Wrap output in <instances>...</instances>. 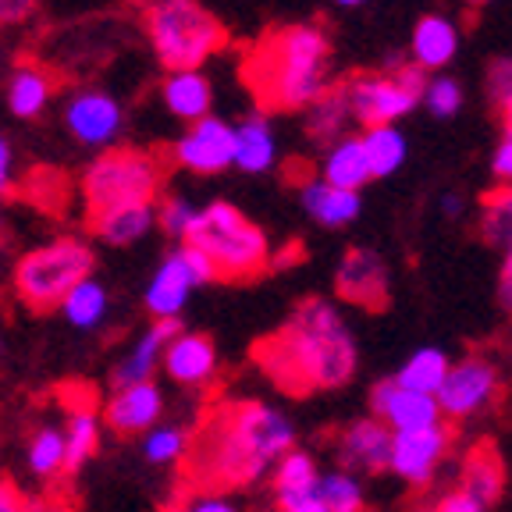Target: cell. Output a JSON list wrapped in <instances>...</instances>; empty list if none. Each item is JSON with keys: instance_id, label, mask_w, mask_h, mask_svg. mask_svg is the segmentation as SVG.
I'll return each instance as SVG.
<instances>
[{"instance_id": "obj_45", "label": "cell", "mask_w": 512, "mask_h": 512, "mask_svg": "<svg viewBox=\"0 0 512 512\" xmlns=\"http://www.w3.org/2000/svg\"><path fill=\"white\" fill-rule=\"evenodd\" d=\"M25 505H29V498L18 491V484L0 477V512H25Z\"/></svg>"}, {"instance_id": "obj_39", "label": "cell", "mask_w": 512, "mask_h": 512, "mask_svg": "<svg viewBox=\"0 0 512 512\" xmlns=\"http://www.w3.org/2000/svg\"><path fill=\"white\" fill-rule=\"evenodd\" d=\"M480 235H484V242H491V246H502V249L512 246V214H509V207H505L502 192H491L488 200H484V210H480Z\"/></svg>"}, {"instance_id": "obj_42", "label": "cell", "mask_w": 512, "mask_h": 512, "mask_svg": "<svg viewBox=\"0 0 512 512\" xmlns=\"http://www.w3.org/2000/svg\"><path fill=\"white\" fill-rule=\"evenodd\" d=\"M491 175L502 185H512V132H505L491 153Z\"/></svg>"}, {"instance_id": "obj_43", "label": "cell", "mask_w": 512, "mask_h": 512, "mask_svg": "<svg viewBox=\"0 0 512 512\" xmlns=\"http://www.w3.org/2000/svg\"><path fill=\"white\" fill-rule=\"evenodd\" d=\"M36 15V0H0V25H22Z\"/></svg>"}, {"instance_id": "obj_49", "label": "cell", "mask_w": 512, "mask_h": 512, "mask_svg": "<svg viewBox=\"0 0 512 512\" xmlns=\"http://www.w3.org/2000/svg\"><path fill=\"white\" fill-rule=\"evenodd\" d=\"M441 214H445V217L463 214V196H459V192H448V196H441Z\"/></svg>"}, {"instance_id": "obj_4", "label": "cell", "mask_w": 512, "mask_h": 512, "mask_svg": "<svg viewBox=\"0 0 512 512\" xmlns=\"http://www.w3.org/2000/svg\"><path fill=\"white\" fill-rule=\"evenodd\" d=\"M185 246L200 249L207 256L217 281H249L256 274H264L274 260L264 228L224 200L196 210Z\"/></svg>"}, {"instance_id": "obj_34", "label": "cell", "mask_w": 512, "mask_h": 512, "mask_svg": "<svg viewBox=\"0 0 512 512\" xmlns=\"http://www.w3.org/2000/svg\"><path fill=\"white\" fill-rule=\"evenodd\" d=\"M25 463L29 470L36 473L40 480H50V477H61L64 473V431L61 427H36L25 445Z\"/></svg>"}, {"instance_id": "obj_35", "label": "cell", "mask_w": 512, "mask_h": 512, "mask_svg": "<svg viewBox=\"0 0 512 512\" xmlns=\"http://www.w3.org/2000/svg\"><path fill=\"white\" fill-rule=\"evenodd\" d=\"M317 498L328 512H367V495H363V484L352 473L338 470L320 473Z\"/></svg>"}, {"instance_id": "obj_14", "label": "cell", "mask_w": 512, "mask_h": 512, "mask_svg": "<svg viewBox=\"0 0 512 512\" xmlns=\"http://www.w3.org/2000/svg\"><path fill=\"white\" fill-rule=\"evenodd\" d=\"M335 292L342 303L363 306V310H388L392 303V278H388V267L374 249L352 246L342 256L335 274Z\"/></svg>"}, {"instance_id": "obj_24", "label": "cell", "mask_w": 512, "mask_h": 512, "mask_svg": "<svg viewBox=\"0 0 512 512\" xmlns=\"http://www.w3.org/2000/svg\"><path fill=\"white\" fill-rule=\"evenodd\" d=\"M459 480H463L459 491H463L466 498H473L480 509L498 505V498H502V491H505V463H502V456H498V448L491 445V441H480L470 456H466Z\"/></svg>"}, {"instance_id": "obj_21", "label": "cell", "mask_w": 512, "mask_h": 512, "mask_svg": "<svg viewBox=\"0 0 512 512\" xmlns=\"http://www.w3.org/2000/svg\"><path fill=\"white\" fill-rule=\"evenodd\" d=\"M459 54V25L445 15H424L413 25L409 40V61L420 72H441Z\"/></svg>"}, {"instance_id": "obj_54", "label": "cell", "mask_w": 512, "mask_h": 512, "mask_svg": "<svg viewBox=\"0 0 512 512\" xmlns=\"http://www.w3.org/2000/svg\"><path fill=\"white\" fill-rule=\"evenodd\" d=\"M502 196H505V207H509V214H512V185H505Z\"/></svg>"}, {"instance_id": "obj_1", "label": "cell", "mask_w": 512, "mask_h": 512, "mask_svg": "<svg viewBox=\"0 0 512 512\" xmlns=\"http://www.w3.org/2000/svg\"><path fill=\"white\" fill-rule=\"evenodd\" d=\"M296 448V424L271 402L232 399L217 402L203 424L189 431V452L182 459V477L189 491L249 488L264 480L281 459Z\"/></svg>"}, {"instance_id": "obj_32", "label": "cell", "mask_w": 512, "mask_h": 512, "mask_svg": "<svg viewBox=\"0 0 512 512\" xmlns=\"http://www.w3.org/2000/svg\"><path fill=\"white\" fill-rule=\"evenodd\" d=\"M61 317L79 331H96L111 313V292L104 288V281L86 278L61 299Z\"/></svg>"}, {"instance_id": "obj_53", "label": "cell", "mask_w": 512, "mask_h": 512, "mask_svg": "<svg viewBox=\"0 0 512 512\" xmlns=\"http://www.w3.org/2000/svg\"><path fill=\"white\" fill-rule=\"evenodd\" d=\"M338 8H360V4H367V0H335Z\"/></svg>"}, {"instance_id": "obj_7", "label": "cell", "mask_w": 512, "mask_h": 512, "mask_svg": "<svg viewBox=\"0 0 512 512\" xmlns=\"http://www.w3.org/2000/svg\"><path fill=\"white\" fill-rule=\"evenodd\" d=\"M160 192H164V160L136 146H111L82 175V200L89 214L125 203H157Z\"/></svg>"}, {"instance_id": "obj_15", "label": "cell", "mask_w": 512, "mask_h": 512, "mask_svg": "<svg viewBox=\"0 0 512 512\" xmlns=\"http://www.w3.org/2000/svg\"><path fill=\"white\" fill-rule=\"evenodd\" d=\"M160 416H164V392L157 381L114 388L111 399L100 406V420L118 438H143L160 424Z\"/></svg>"}, {"instance_id": "obj_2", "label": "cell", "mask_w": 512, "mask_h": 512, "mask_svg": "<svg viewBox=\"0 0 512 512\" xmlns=\"http://www.w3.org/2000/svg\"><path fill=\"white\" fill-rule=\"evenodd\" d=\"M253 360L278 392L306 399L345 388L360 367V349L342 310L331 299L310 296L288 313L281 328L256 342Z\"/></svg>"}, {"instance_id": "obj_57", "label": "cell", "mask_w": 512, "mask_h": 512, "mask_svg": "<svg viewBox=\"0 0 512 512\" xmlns=\"http://www.w3.org/2000/svg\"><path fill=\"white\" fill-rule=\"evenodd\" d=\"M0 349H4V345H0Z\"/></svg>"}, {"instance_id": "obj_13", "label": "cell", "mask_w": 512, "mask_h": 512, "mask_svg": "<svg viewBox=\"0 0 512 512\" xmlns=\"http://www.w3.org/2000/svg\"><path fill=\"white\" fill-rule=\"evenodd\" d=\"M64 128L72 132L75 143L111 150L125 128V111L104 89H75L64 100Z\"/></svg>"}, {"instance_id": "obj_46", "label": "cell", "mask_w": 512, "mask_h": 512, "mask_svg": "<svg viewBox=\"0 0 512 512\" xmlns=\"http://www.w3.org/2000/svg\"><path fill=\"white\" fill-rule=\"evenodd\" d=\"M11 185H15V150L0 136V192H8Z\"/></svg>"}, {"instance_id": "obj_6", "label": "cell", "mask_w": 512, "mask_h": 512, "mask_svg": "<svg viewBox=\"0 0 512 512\" xmlns=\"http://www.w3.org/2000/svg\"><path fill=\"white\" fill-rule=\"evenodd\" d=\"M96 253L79 235H57L32 246L15 264V292L32 313H50L79 281L93 278Z\"/></svg>"}, {"instance_id": "obj_37", "label": "cell", "mask_w": 512, "mask_h": 512, "mask_svg": "<svg viewBox=\"0 0 512 512\" xmlns=\"http://www.w3.org/2000/svg\"><path fill=\"white\" fill-rule=\"evenodd\" d=\"M196 210L200 207H192L185 196H164V200H157V228L182 246V242L189 239V228H192V221H196Z\"/></svg>"}, {"instance_id": "obj_18", "label": "cell", "mask_w": 512, "mask_h": 512, "mask_svg": "<svg viewBox=\"0 0 512 512\" xmlns=\"http://www.w3.org/2000/svg\"><path fill=\"white\" fill-rule=\"evenodd\" d=\"M164 374L171 377L182 388H210L221 370V356H217V345L203 331H182L175 342L164 352Z\"/></svg>"}, {"instance_id": "obj_40", "label": "cell", "mask_w": 512, "mask_h": 512, "mask_svg": "<svg viewBox=\"0 0 512 512\" xmlns=\"http://www.w3.org/2000/svg\"><path fill=\"white\" fill-rule=\"evenodd\" d=\"M182 512H242L232 495H214V491H189L182 488Z\"/></svg>"}, {"instance_id": "obj_31", "label": "cell", "mask_w": 512, "mask_h": 512, "mask_svg": "<svg viewBox=\"0 0 512 512\" xmlns=\"http://www.w3.org/2000/svg\"><path fill=\"white\" fill-rule=\"evenodd\" d=\"M349 121H352L349 100H345V89H342V82H338V86H331L320 100H313V104L306 107V136H310L313 143L331 146L342 136H349V132H345Z\"/></svg>"}, {"instance_id": "obj_28", "label": "cell", "mask_w": 512, "mask_h": 512, "mask_svg": "<svg viewBox=\"0 0 512 512\" xmlns=\"http://www.w3.org/2000/svg\"><path fill=\"white\" fill-rule=\"evenodd\" d=\"M299 200H303V210L320 224V228H345L360 217L363 210V196L360 192H345L335 189L328 182H306L299 189Z\"/></svg>"}, {"instance_id": "obj_50", "label": "cell", "mask_w": 512, "mask_h": 512, "mask_svg": "<svg viewBox=\"0 0 512 512\" xmlns=\"http://www.w3.org/2000/svg\"><path fill=\"white\" fill-rule=\"evenodd\" d=\"M285 512H328L324 505H320V498H310V502L296 505V509H285Z\"/></svg>"}, {"instance_id": "obj_3", "label": "cell", "mask_w": 512, "mask_h": 512, "mask_svg": "<svg viewBox=\"0 0 512 512\" xmlns=\"http://www.w3.org/2000/svg\"><path fill=\"white\" fill-rule=\"evenodd\" d=\"M242 82L267 111H306L335 82V50L320 22L278 25L242 54Z\"/></svg>"}, {"instance_id": "obj_51", "label": "cell", "mask_w": 512, "mask_h": 512, "mask_svg": "<svg viewBox=\"0 0 512 512\" xmlns=\"http://www.w3.org/2000/svg\"><path fill=\"white\" fill-rule=\"evenodd\" d=\"M160 512H182V491H175V495L164 502V509H160Z\"/></svg>"}, {"instance_id": "obj_23", "label": "cell", "mask_w": 512, "mask_h": 512, "mask_svg": "<svg viewBox=\"0 0 512 512\" xmlns=\"http://www.w3.org/2000/svg\"><path fill=\"white\" fill-rule=\"evenodd\" d=\"M317 484H320V466L303 448H292V452L271 470V488H274V505H278V512L296 509V505L317 498Z\"/></svg>"}, {"instance_id": "obj_19", "label": "cell", "mask_w": 512, "mask_h": 512, "mask_svg": "<svg viewBox=\"0 0 512 512\" xmlns=\"http://www.w3.org/2000/svg\"><path fill=\"white\" fill-rule=\"evenodd\" d=\"M182 331H185L182 320H153L150 328L143 331V338H139V342L118 360V367L111 370L114 388L153 381V374L164 367V352H168V345L175 342Z\"/></svg>"}, {"instance_id": "obj_48", "label": "cell", "mask_w": 512, "mask_h": 512, "mask_svg": "<svg viewBox=\"0 0 512 512\" xmlns=\"http://www.w3.org/2000/svg\"><path fill=\"white\" fill-rule=\"evenodd\" d=\"M25 512H75V505L64 498H29Z\"/></svg>"}, {"instance_id": "obj_27", "label": "cell", "mask_w": 512, "mask_h": 512, "mask_svg": "<svg viewBox=\"0 0 512 512\" xmlns=\"http://www.w3.org/2000/svg\"><path fill=\"white\" fill-rule=\"evenodd\" d=\"M320 182H328L345 192H360L367 182H374L360 136H342L338 143H331L324 150V157H320Z\"/></svg>"}, {"instance_id": "obj_20", "label": "cell", "mask_w": 512, "mask_h": 512, "mask_svg": "<svg viewBox=\"0 0 512 512\" xmlns=\"http://www.w3.org/2000/svg\"><path fill=\"white\" fill-rule=\"evenodd\" d=\"M100 431H104V420H100V406L93 402V392H79L75 406L68 409V424H64V477L79 473L89 459L96 456L100 448Z\"/></svg>"}, {"instance_id": "obj_5", "label": "cell", "mask_w": 512, "mask_h": 512, "mask_svg": "<svg viewBox=\"0 0 512 512\" xmlns=\"http://www.w3.org/2000/svg\"><path fill=\"white\" fill-rule=\"evenodd\" d=\"M146 36L164 72H203V64L228 43V29L200 0H153Z\"/></svg>"}, {"instance_id": "obj_29", "label": "cell", "mask_w": 512, "mask_h": 512, "mask_svg": "<svg viewBox=\"0 0 512 512\" xmlns=\"http://www.w3.org/2000/svg\"><path fill=\"white\" fill-rule=\"evenodd\" d=\"M54 96V79L40 64H18L4 86V104L15 118H40Z\"/></svg>"}, {"instance_id": "obj_25", "label": "cell", "mask_w": 512, "mask_h": 512, "mask_svg": "<svg viewBox=\"0 0 512 512\" xmlns=\"http://www.w3.org/2000/svg\"><path fill=\"white\" fill-rule=\"evenodd\" d=\"M160 100H164L171 118L192 125V121H200L210 114L214 86H210L207 72H168L164 82H160Z\"/></svg>"}, {"instance_id": "obj_33", "label": "cell", "mask_w": 512, "mask_h": 512, "mask_svg": "<svg viewBox=\"0 0 512 512\" xmlns=\"http://www.w3.org/2000/svg\"><path fill=\"white\" fill-rule=\"evenodd\" d=\"M448 367H452V360H448L445 352L434 349V345H424V349L409 352L406 363H402L399 374H395V381H399L402 388H409V392L434 395V399H438L441 384H445V377H448Z\"/></svg>"}, {"instance_id": "obj_55", "label": "cell", "mask_w": 512, "mask_h": 512, "mask_svg": "<svg viewBox=\"0 0 512 512\" xmlns=\"http://www.w3.org/2000/svg\"><path fill=\"white\" fill-rule=\"evenodd\" d=\"M466 4H473V8H480V4H491V0H466Z\"/></svg>"}, {"instance_id": "obj_12", "label": "cell", "mask_w": 512, "mask_h": 512, "mask_svg": "<svg viewBox=\"0 0 512 512\" xmlns=\"http://www.w3.org/2000/svg\"><path fill=\"white\" fill-rule=\"evenodd\" d=\"M178 168L192 171V175H221L232 168L235 157V125H228L217 114L185 125V132L175 139L171 150Z\"/></svg>"}, {"instance_id": "obj_56", "label": "cell", "mask_w": 512, "mask_h": 512, "mask_svg": "<svg viewBox=\"0 0 512 512\" xmlns=\"http://www.w3.org/2000/svg\"><path fill=\"white\" fill-rule=\"evenodd\" d=\"M0 232H4V217H0Z\"/></svg>"}, {"instance_id": "obj_8", "label": "cell", "mask_w": 512, "mask_h": 512, "mask_svg": "<svg viewBox=\"0 0 512 512\" xmlns=\"http://www.w3.org/2000/svg\"><path fill=\"white\" fill-rule=\"evenodd\" d=\"M345 100H349L352 121L363 128L370 125H399L409 111L424 104L427 72H420L413 61L392 64L384 72H360L342 82Z\"/></svg>"}, {"instance_id": "obj_44", "label": "cell", "mask_w": 512, "mask_h": 512, "mask_svg": "<svg viewBox=\"0 0 512 512\" xmlns=\"http://www.w3.org/2000/svg\"><path fill=\"white\" fill-rule=\"evenodd\" d=\"M498 303L505 313H512V246L502 256V271H498Z\"/></svg>"}, {"instance_id": "obj_36", "label": "cell", "mask_w": 512, "mask_h": 512, "mask_svg": "<svg viewBox=\"0 0 512 512\" xmlns=\"http://www.w3.org/2000/svg\"><path fill=\"white\" fill-rule=\"evenodd\" d=\"M189 452V431L171 424H157L143 434V459L150 466H182Z\"/></svg>"}, {"instance_id": "obj_30", "label": "cell", "mask_w": 512, "mask_h": 512, "mask_svg": "<svg viewBox=\"0 0 512 512\" xmlns=\"http://www.w3.org/2000/svg\"><path fill=\"white\" fill-rule=\"evenodd\" d=\"M360 143L370 160V178H392L409 157V139L399 125H370L360 132Z\"/></svg>"}, {"instance_id": "obj_17", "label": "cell", "mask_w": 512, "mask_h": 512, "mask_svg": "<svg viewBox=\"0 0 512 512\" xmlns=\"http://www.w3.org/2000/svg\"><path fill=\"white\" fill-rule=\"evenodd\" d=\"M370 416H377L392 434L441 424L438 399H434V395L409 392L395 377H384V381H377L374 388H370Z\"/></svg>"}, {"instance_id": "obj_10", "label": "cell", "mask_w": 512, "mask_h": 512, "mask_svg": "<svg viewBox=\"0 0 512 512\" xmlns=\"http://www.w3.org/2000/svg\"><path fill=\"white\" fill-rule=\"evenodd\" d=\"M498 399H502V374L495 360L470 352L448 367V377L438 392V409L441 420H473L488 413Z\"/></svg>"}, {"instance_id": "obj_47", "label": "cell", "mask_w": 512, "mask_h": 512, "mask_svg": "<svg viewBox=\"0 0 512 512\" xmlns=\"http://www.w3.org/2000/svg\"><path fill=\"white\" fill-rule=\"evenodd\" d=\"M434 512H488V509H480V505L473 502V498H466L463 491H448Z\"/></svg>"}, {"instance_id": "obj_9", "label": "cell", "mask_w": 512, "mask_h": 512, "mask_svg": "<svg viewBox=\"0 0 512 512\" xmlns=\"http://www.w3.org/2000/svg\"><path fill=\"white\" fill-rule=\"evenodd\" d=\"M210 281H217L210 260L200 249H192L182 242V246H175L157 264V271H153L150 285L143 292V303L153 320H178L192 292L210 285Z\"/></svg>"}, {"instance_id": "obj_26", "label": "cell", "mask_w": 512, "mask_h": 512, "mask_svg": "<svg viewBox=\"0 0 512 512\" xmlns=\"http://www.w3.org/2000/svg\"><path fill=\"white\" fill-rule=\"evenodd\" d=\"M278 164V132L264 114L239 121L235 125V157L232 168L246 171V175H264Z\"/></svg>"}, {"instance_id": "obj_16", "label": "cell", "mask_w": 512, "mask_h": 512, "mask_svg": "<svg viewBox=\"0 0 512 512\" xmlns=\"http://www.w3.org/2000/svg\"><path fill=\"white\" fill-rule=\"evenodd\" d=\"M335 456L345 473H388L392 463V431L377 420V416H360L338 431L335 438Z\"/></svg>"}, {"instance_id": "obj_52", "label": "cell", "mask_w": 512, "mask_h": 512, "mask_svg": "<svg viewBox=\"0 0 512 512\" xmlns=\"http://www.w3.org/2000/svg\"><path fill=\"white\" fill-rule=\"evenodd\" d=\"M502 121H505V132H512V96L502 104Z\"/></svg>"}, {"instance_id": "obj_41", "label": "cell", "mask_w": 512, "mask_h": 512, "mask_svg": "<svg viewBox=\"0 0 512 512\" xmlns=\"http://www.w3.org/2000/svg\"><path fill=\"white\" fill-rule=\"evenodd\" d=\"M488 93L498 107L512 96V57H495L488 64Z\"/></svg>"}, {"instance_id": "obj_11", "label": "cell", "mask_w": 512, "mask_h": 512, "mask_svg": "<svg viewBox=\"0 0 512 512\" xmlns=\"http://www.w3.org/2000/svg\"><path fill=\"white\" fill-rule=\"evenodd\" d=\"M452 452V427L441 424L420 427V431H399L392 434V463L388 473H395L399 480H406L409 488H427L438 473V466L445 463V456Z\"/></svg>"}, {"instance_id": "obj_38", "label": "cell", "mask_w": 512, "mask_h": 512, "mask_svg": "<svg viewBox=\"0 0 512 512\" xmlns=\"http://www.w3.org/2000/svg\"><path fill=\"white\" fill-rule=\"evenodd\" d=\"M424 104L434 118H441V121L456 118V114L463 111V86H459L452 75H434V79H427Z\"/></svg>"}, {"instance_id": "obj_22", "label": "cell", "mask_w": 512, "mask_h": 512, "mask_svg": "<svg viewBox=\"0 0 512 512\" xmlns=\"http://www.w3.org/2000/svg\"><path fill=\"white\" fill-rule=\"evenodd\" d=\"M89 228L104 246L125 249L143 242L157 228V203H125V207L89 214Z\"/></svg>"}]
</instances>
